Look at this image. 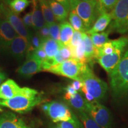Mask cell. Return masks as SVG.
<instances>
[{"label": "cell", "mask_w": 128, "mask_h": 128, "mask_svg": "<svg viewBox=\"0 0 128 128\" xmlns=\"http://www.w3.org/2000/svg\"><path fill=\"white\" fill-rule=\"evenodd\" d=\"M41 48H42L45 52L47 58H52L60 49V42L49 38L42 40Z\"/></svg>", "instance_id": "7402d4cb"}, {"label": "cell", "mask_w": 128, "mask_h": 128, "mask_svg": "<svg viewBox=\"0 0 128 128\" xmlns=\"http://www.w3.org/2000/svg\"><path fill=\"white\" fill-rule=\"evenodd\" d=\"M60 52L65 60L72 59V51L68 46L62 44L60 42Z\"/></svg>", "instance_id": "836d02e7"}, {"label": "cell", "mask_w": 128, "mask_h": 128, "mask_svg": "<svg viewBox=\"0 0 128 128\" xmlns=\"http://www.w3.org/2000/svg\"><path fill=\"white\" fill-rule=\"evenodd\" d=\"M42 109L54 123L68 121L75 118L65 104L56 101L44 104L42 106Z\"/></svg>", "instance_id": "52a82bcc"}, {"label": "cell", "mask_w": 128, "mask_h": 128, "mask_svg": "<svg viewBox=\"0 0 128 128\" xmlns=\"http://www.w3.org/2000/svg\"><path fill=\"white\" fill-rule=\"evenodd\" d=\"M0 14L3 18L10 24L17 34L26 39L29 42L33 33L26 28L22 19L18 17V14L12 12L10 8L7 7L6 4L3 3L0 4Z\"/></svg>", "instance_id": "9c48e42d"}, {"label": "cell", "mask_w": 128, "mask_h": 128, "mask_svg": "<svg viewBox=\"0 0 128 128\" xmlns=\"http://www.w3.org/2000/svg\"><path fill=\"white\" fill-rule=\"evenodd\" d=\"M54 1H57V2H60V4L63 5L64 7H65L68 12H70L71 11V4H70V0H54Z\"/></svg>", "instance_id": "f35d334b"}, {"label": "cell", "mask_w": 128, "mask_h": 128, "mask_svg": "<svg viewBox=\"0 0 128 128\" xmlns=\"http://www.w3.org/2000/svg\"><path fill=\"white\" fill-rule=\"evenodd\" d=\"M83 32L79 31H74L72 38L71 43L69 46L72 48H76L78 44H80L83 40L82 38Z\"/></svg>", "instance_id": "d6a6232c"}, {"label": "cell", "mask_w": 128, "mask_h": 128, "mask_svg": "<svg viewBox=\"0 0 128 128\" xmlns=\"http://www.w3.org/2000/svg\"><path fill=\"white\" fill-rule=\"evenodd\" d=\"M29 42L23 37L17 36L12 42L6 52L18 60H22L27 55Z\"/></svg>", "instance_id": "7c38bea8"}, {"label": "cell", "mask_w": 128, "mask_h": 128, "mask_svg": "<svg viewBox=\"0 0 128 128\" xmlns=\"http://www.w3.org/2000/svg\"><path fill=\"white\" fill-rule=\"evenodd\" d=\"M27 59L33 58L35 60H40L43 62L47 58V56L45 52H44L42 48H40L39 49H37L33 52H32L30 54H28L26 55Z\"/></svg>", "instance_id": "4dcf8cb0"}, {"label": "cell", "mask_w": 128, "mask_h": 128, "mask_svg": "<svg viewBox=\"0 0 128 128\" xmlns=\"http://www.w3.org/2000/svg\"><path fill=\"white\" fill-rule=\"evenodd\" d=\"M112 16L110 12H103L98 16V18L94 22L92 28L88 30L86 33L90 35L93 33H100L104 31L106 28L112 22Z\"/></svg>", "instance_id": "e0dca14e"}, {"label": "cell", "mask_w": 128, "mask_h": 128, "mask_svg": "<svg viewBox=\"0 0 128 128\" xmlns=\"http://www.w3.org/2000/svg\"><path fill=\"white\" fill-rule=\"evenodd\" d=\"M83 93L84 94V96H85V97H86V100H87L88 102H89V103H92V102H94V101H96L95 99H94V97H92L91 94L88 93L87 92H83Z\"/></svg>", "instance_id": "60d3db41"}, {"label": "cell", "mask_w": 128, "mask_h": 128, "mask_svg": "<svg viewBox=\"0 0 128 128\" xmlns=\"http://www.w3.org/2000/svg\"><path fill=\"white\" fill-rule=\"evenodd\" d=\"M79 116L85 128H102L85 112H79Z\"/></svg>", "instance_id": "f1b7e54d"}, {"label": "cell", "mask_w": 128, "mask_h": 128, "mask_svg": "<svg viewBox=\"0 0 128 128\" xmlns=\"http://www.w3.org/2000/svg\"><path fill=\"white\" fill-rule=\"evenodd\" d=\"M42 71V62L33 58L27 59L17 69V72L23 77L28 78Z\"/></svg>", "instance_id": "5bb4252c"}, {"label": "cell", "mask_w": 128, "mask_h": 128, "mask_svg": "<svg viewBox=\"0 0 128 128\" xmlns=\"http://www.w3.org/2000/svg\"><path fill=\"white\" fill-rule=\"evenodd\" d=\"M69 22L74 31H79L83 33H86L87 31H86L82 20L74 11H70L69 13Z\"/></svg>", "instance_id": "d4e9b609"}, {"label": "cell", "mask_w": 128, "mask_h": 128, "mask_svg": "<svg viewBox=\"0 0 128 128\" xmlns=\"http://www.w3.org/2000/svg\"><path fill=\"white\" fill-rule=\"evenodd\" d=\"M81 80L82 82L81 91L91 94L97 102L103 100L108 90V86L94 74L89 65H84Z\"/></svg>", "instance_id": "7a4b0ae2"}, {"label": "cell", "mask_w": 128, "mask_h": 128, "mask_svg": "<svg viewBox=\"0 0 128 128\" xmlns=\"http://www.w3.org/2000/svg\"><path fill=\"white\" fill-rule=\"evenodd\" d=\"M12 0H0V2L6 5H9L10 3L12 2Z\"/></svg>", "instance_id": "7bdbcfd3"}, {"label": "cell", "mask_w": 128, "mask_h": 128, "mask_svg": "<svg viewBox=\"0 0 128 128\" xmlns=\"http://www.w3.org/2000/svg\"><path fill=\"white\" fill-rule=\"evenodd\" d=\"M128 46V37L123 36L117 39L109 40L104 45L98 49H96L95 51V60L103 55L112 54L115 50L119 49H125Z\"/></svg>", "instance_id": "30bf717a"}, {"label": "cell", "mask_w": 128, "mask_h": 128, "mask_svg": "<svg viewBox=\"0 0 128 128\" xmlns=\"http://www.w3.org/2000/svg\"><path fill=\"white\" fill-rule=\"evenodd\" d=\"M42 101V98L40 96L28 97L20 94L8 100H0V106L10 108L17 113H25L32 110Z\"/></svg>", "instance_id": "5b68a950"}, {"label": "cell", "mask_w": 128, "mask_h": 128, "mask_svg": "<svg viewBox=\"0 0 128 128\" xmlns=\"http://www.w3.org/2000/svg\"><path fill=\"white\" fill-rule=\"evenodd\" d=\"M31 1L29 0H12L10 3V9L15 13L18 14L24 11V10L29 6Z\"/></svg>", "instance_id": "4316f807"}, {"label": "cell", "mask_w": 128, "mask_h": 128, "mask_svg": "<svg viewBox=\"0 0 128 128\" xmlns=\"http://www.w3.org/2000/svg\"><path fill=\"white\" fill-rule=\"evenodd\" d=\"M32 4V20L33 28L35 31H38L46 24L44 16L39 7L38 0H31Z\"/></svg>", "instance_id": "ac0fdd59"}, {"label": "cell", "mask_w": 128, "mask_h": 128, "mask_svg": "<svg viewBox=\"0 0 128 128\" xmlns=\"http://www.w3.org/2000/svg\"><path fill=\"white\" fill-rule=\"evenodd\" d=\"M71 10L74 11L81 18L87 32L92 28L97 17L101 14L97 0L90 1L77 0L71 7Z\"/></svg>", "instance_id": "3957f363"}, {"label": "cell", "mask_w": 128, "mask_h": 128, "mask_svg": "<svg viewBox=\"0 0 128 128\" xmlns=\"http://www.w3.org/2000/svg\"><path fill=\"white\" fill-rule=\"evenodd\" d=\"M49 28L50 38L57 42H60V24L55 23L48 25Z\"/></svg>", "instance_id": "1f68e13d"}, {"label": "cell", "mask_w": 128, "mask_h": 128, "mask_svg": "<svg viewBox=\"0 0 128 128\" xmlns=\"http://www.w3.org/2000/svg\"><path fill=\"white\" fill-rule=\"evenodd\" d=\"M77 1V0H70V4H71V7L72 5L74 4L75 2H76V1Z\"/></svg>", "instance_id": "ee69618b"}, {"label": "cell", "mask_w": 128, "mask_h": 128, "mask_svg": "<svg viewBox=\"0 0 128 128\" xmlns=\"http://www.w3.org/2000/svg\"><path fill=\"white\" fill-rule=\"evenodd\" d=\"M50 128H60V125H59L58 124H55V125H52L50 127Z\"/></svg>", "instance_id": "f6af8a7d"}, {"label": "cell", "mask_w": 128, "mask_h": 128, "mask_svg": "<svg viewBox=\"0 0 128 128\" xmlns=\"http://www.w3.org/2000/svg\"><path fill=\"white\" fill-rule=\"evenodd\" d=\"M64 98L68 101L74 108L78 110L79 112H86L88 102L86 100V99L83 98L81 94L78 92L73 96H69L65 94Z\"/></svg>", "instance_id": "44dd1931"}, {"label": "cell", "mask_w": 128, "mask_h": 128, "mask_svg": "<svg viewBox=\"0 0 128 128\" xmlns=\"http://www.w3.org/2000/svg\"><path fill=\"white\" fill-rule=\"evenodd\" d=\"M38 1L46 24L50 25L55 23V19L54 18L48 0H38Z\"/></svg>", "instance_id": "cb8c5ba5"}, {"label": "cell", "mask_w": 128, "mask_h": 128, "mask_svg": "<svg viewBox=\"0 0 128 128\" xmlns=\"http://www.w3.org/2000/svg\"><path fill=\"white\" fill-rule=\"evenodd\" d=\"M110 86L114 97L128 96V49L116 66L109 74Z\"/></svg>", "instance_id": "6da1fadb"}, {"label": "cell", "mask_w": 128, "mask_h": 128, "mask_svg": "<svg viewBox=\"0 0 128 128\" xmlns=\"http://www.w3.org/2000/svg\"><path fill=\"white\" fill-rule=\"evenodd\" d=\"M58 124L60 128H80L79 122L76 118L68 121L60 122Z\"/></svg>", "instance_id": "e575fe53"}, {"label": "cell", "mask_w": 128, "mask_h": 128, "mask_svg": "<svg viewBox=\"0 0 128 128\" xmlns=\"http://www.w3.org/2000/svg\"><path fill=\"white\" fill-rule=\"evenodd\" d=\"M81 1H92V0H81Z\"/></svg>", "instance_id": "bcb514c9"}, {"label": "cell", "mask_w": 128, "mask_h": 128, "mask_svg": "<svg viewBox=\"0 0 128 128\" xmlns=\"http://www.w3.org/2000/svg\"><path fill=\"white\" fill-rule=\"evenodd\" d=\"M21 87L14 80L8 79L0 86V100H8L19 95Z\"/></svg>", "instance_id": "2e32d148"}, {"label": "cell", "mask_w": 128, "mask_h": 128, "mask_svg": "<svg viewBox=\"0 0 128 128\" xmlns=\"http://www.w3.org/2000/svg\"><path fill=\"white\" fill-rule=\"evenodd\" d=\"M82 85V82L81 81H78V80H74V81L71 84V86L76 92H78L81 89Z\"/></svg>", "instance_id": "74e56055"}, {"label": "cell", "mask_w": 128, "mask_h": 128, "mask_svg": "<svg viewBox=\"0 0 128 128\" xmlns=\"http://www.w3.org/2000/svg\"><path fill=\"white\" fill-rule=\"evenodd\" d=\"M36 32L38 33V35L40 36V38H41V39L42 40L50 38L49 26H48V25L46 24L42 28H41L40 29L38 30V31H36Z\"/></svg>", "instance_id": "d590c367"}, {"label": "cell", "mask_w": 128, "mask_h": 128, "mask_svg": "<svg viewBox=\"0 0 128 128\" xmlns=\"http://www.w3.org/2000/svg\"><path fill=\"white\" fill-rule=\"evenodd\" d=\"M110 14V29L120 34L128 33V0H119Z\"/></svg>", "instance_id": "277c9868"}, {"label": "cell", "mask_w": 128, "mask_h": 128, "mask_svg": "<svg viewBox=\"0 0 128 128\" xmlns=\"http://www.w3.org/2000/svg\"><path fill=\"white\" fill-rule=\"evenodd\" d=\"M49 6L52 10L55 20L59 22L65 21L69 16L70 12L65 8L63 5L54 0H48Z\"/></svg>", "instance_id": "d6986e66"}, {"label": "cell", "mask_w": 128, "mask_h": 128, "mask_svg": "<svg viewBox=\"0 0 128 128\" xmlns=\"http://www.w3.org/2000/svg\"><path fill=\"white\" fill-rule=\"evenodd\" d=\"M65 91H66V94H68L69 96H73L74 94L77 93V92L72 87V86L71 85H68L67 87L65 88Z\"/></svg>", "instance_id": "ab89813d"}, {"label": "cell", "mask_w": 128, "mask_h": 128, "mask_svg": "<svg viewBox=\"0 0 128 128\" xmlns=\"http://www.w3.org/2000/svg\"><path fill=\"white\" fill-rule=\"evenodd\" d=\"M124 50L125 49H117L112 54L103 55L98 58L97 61L100 64V66L109 74L120 60L124 54Z\"/></svg>", "instance_id": "4fadbf2b"}, {"label": "cell", "mask_w": 128, "mask_h": 128, "mask_svg": "<svg viewBox=\"0 0 128 128\" xmlns=\"http://www.w3.org/2000/svg\"><path fill=\"white\" fill-rule=\"evenodd\" d=\"M109 33L110 30H108L106 32L96 33L90 34L92 44L96 49H98V48L102 47L106 43L109 41L108 40Z\"/></svg>", "instance_id": "484cf974"}, {"label": "cell", "mask_w": 128, "mask_h": 128, "mask_svg": "<svg viewBox=\"0 0 128 128\" xmlns=\"http://www.w3.org/2000/svg\"><path fill=\"white\" fill-rule=\"evenodd\" d=\"M119 0H97L101 14L103 12H112Z\"/></svg>", "instance_id": "83f0119b"}, {"label": "cell", "mask_w": 128, "mask_h": 128, "mask_svg": "<svg viewBox=\"0 0 128 128\" xmlns=\"http://www.w3.org/2000/svg\"><path fill=\"white\" fill-rule=\"evenodd\" d=\"M60 42L65 46H69L71 43L74 30L69 22L64 21L60 24Z\"/></svg>", "instance_id": "ffe728a7"}, {"label": "cell", "mask_w": 128, "mask_h": 128, "mask_svg": "<svg viewBox=\"0 0 128 128\" xmlns=\"http://www.w3.org/2000/svg\"><path fill=\"white\" fill-rule=\"evenodd\" d=\"M24 25L27 28H33V20H32V14L30 12L26 14L22 18Z\"/></svg>", "instance_id": "8d00e7d4"}, {"label": "cell", "mask_w": 128, "mask_h": 128, "mask_svg": "<svg viewBox=\"0 0 128 128\" xmlns=\"http://www.w3.org/2000/svg\"><path fill=\"white\" fill-rule=\"evenodd\" d=\"M83 43L84 44L85 54L87 63H92L95 60L96 48L94 47L91 37L86 33H82Z\"/></svg>", "instance_id": "603a6c76"}, {"label": "cell", "mask_w": 128, "mask_h": 128, "mask_svg": "<svg viewBox=\"0 0 128 128\" xmlns=\"http://www.w3.org/2000/svg\"><path fill=\"white\" fill-rule=\"evenodd\" d=\"M86 113L102 128H112V118L109 110L97 101L88 103Z\"/></svg>", "instance_id": "ba28073f"}, {"label": "cell", "mask_w": 128, "mask_h": 128, "mask_svg": "<svg viewBox=\"0 0 128 128\" xmlns=\"http://www.w3.org/2000/svg\"><path fill=\"white\" fill-rule=\"evenodd\" d=\"M7 78V74L2 71H0V86L4 82V81Z\"/></svg>", "instance_id": "b9f144b4"}, {"label": "cell", "mask_w": 128, "mask_h": 128, "mask_svg": "<svg viewBox=\"0 0 128 128\" xmlns=\"http://www.w3.org/2000/svg\"><path fill=\"white\" fill-rule=\"evenodd\" d=\"M86 64L80 63L74 59H70L52 66L48 71L73 80L81 81V76Z\"/></svg>", "instance_id": "8992f818"}, {"label": "cell", "mask_w": 128, "mask_h": 128, "mask_svg": "<svg viewBox=\"0 0 128 128\" xmlns=\"http://www.w3.org/2000/svg\"><path fill=\"white\" fill-rule=\"evenodd\" d=\"M42 43V40L40 38L36 32L34 33H32L31 38H30L29 42V46H28V54L27 55L33 51L36 50L37 49H39L41 47Z\"/></svg>", "instance_id": "f546056e"}, {"label": "cell", "mask_w": 128, "mask_h": 128, "mask_svg": "<svg viewBox=\"0 0 128 128\" xmlns=\"http://www.w3.org/2000/svg\"><path fill=\"white\" fill-rule=\"evenodd\" d=\"M0 128H31L14 113L6 112L0 115Z\"/></svg>", "instance_id": "9a60e30c"}, {"label": "cell", "mask_w": 128, "mask_h": 128, "mask_svg": "<svg viewBox=\"0 0 128 128\" xmlns=\"http://www.w3.org/2000/svg\"><path fill=\"white\" fill-rule=\"evenodd\" d=\"M17 36L18 34L6 19L0 18V50L6 52Z\"/></svg>", "instance_id": "8fae6325"}]
</instances>
